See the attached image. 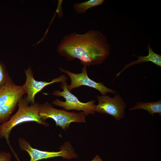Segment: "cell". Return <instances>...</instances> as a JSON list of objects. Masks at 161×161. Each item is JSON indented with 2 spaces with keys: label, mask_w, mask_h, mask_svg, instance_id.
<instances>
[{
  "label": "cell",
  "mask_w": 161,
  "mask_h": 161,
  "mask_svg": "<svg viewBox=\"0 0 161 161\" xmlns=\"http://www.w3.org/2000/svg\"><path fill=\"white\" fill-rule=\"evenodd\" d=\"M110 47L102 33L91 30L84 34L72 32L65 35L57 51L66 60L78 59L87 66L102 63L109 55Z\"/></svg>",
  "instance_id": "cell-1"
},
{
  "label": "cell",
  "mask_w": 161,
  "mask_h": 161,
  "mask_svg": "<svg viewBox=\"0 0 161 161\" xmlns=\"http://www.w3.org/2000/svg\"><path fill=\"white\" fill-rule=\"evenodd\" d=\"M26 97H22L18 103V108L16 113L7 121L0 126V137L6 140L11 150L17 160L19 159L11 146L9 140L10 134L12 129L16 126L24 122H35L45 126L49 123L42 120L39 115V103L36 102L30 106Z\"/></svg>",
  "instance_id": "cell-2"
},
{
  "label": "cell",
  "mask_w": 161,
  "mask_h": 161,
  "mask_svg": "<svg viewBox=\"0 0 161 161\" xmlns=\"http://www.w3.org/2000/svg\"><path fill=\"white\" fill-rule=\"evenodd\" d=\"M39 115L43 121L48 118H51L55 121L56 126H59L65 130L69 128L71 123L86 122V115L83 112L77 113L68 112L64 109H58L48 102L40 104Z\"/></svg>",
  "instance_id": "cell-3"
},
{
  "label": "cell",
  "mask_w": 161,
  "mask_h": 161,
  "mask_svg": "<svg viewBox=\"0 0 161 161\" xmlns=\"http://www.w3.org/2000/svg\"><path fill=\"white\" fill-rule=\"evenodd\" d=\"M67 85L66 81L61 82L60 87L63 89V91L61 92L58 90H55L52 93L54 96L64 97L66 101L63 102L56 98L53 101L52 104L67 110L83 111L86 116L90 114H94L95 112L96 105L95 104V101L91 100L85 103L80 101L76 97L68 90Z\"/></svg>",
  "instance_id": "cell-4"
},
{
  "label": "cell",
  "mask_w": 161,
  "mask_h": 161,
  "mask_svg": "<svg viewBox=\"0 0 161 161\" xmlns=\"http://www.w3.org/2000/svg\"><path fill=\"white\" fill-rule=\"evenodd\" d=\"M19 146L22 150L26 151L30 157V161H37L44 159L61 157L64 159L70 160L76 158L78 155L69 142L61 146L60 150L57 152L42 151L34 148L25 139L20 138L18 140Z\"/></svg>",
  "instance_id": "cell-5"
},
{
  "label": "cell",
  "mask_w": 161,
  "mask_h": 161,
  "mask_svg": "<svg viewBox=\"0 0 161 161\" xmlns=\"http://www.w3.org/2000/svg\"><path fill=\"white\" fill-rule=\"evenodd\" d=\"M98 103L95 108V112L107 114L120 120L124 116L126 105L122 97L118 94L113 97L106 95L97 97Z\"/></svg>",
  "instance_id": "cell-6"
},
{
  "label": "cell",
  "mask_w": 161,
  "mask_h": 161,
  "mask_svg": "<svg viewBox=\"0 0 161 161\" xmlns=\"http://www.w3.org/2000/svg\"><path fill=\"white\" fill-rule=\"evenodd\" d=\"M59 69L61 72L67 74L71 79V84L67 85V88L69 91L81 86H86L97 89L102 95H105L108 92L114 94L116 93L115 90L104 85L103 83H97L90 79L87 75L86 66H83L82 72L78 74L72 73L62 68H60Z\"/></svg>",
  "instance_id": "cell-7"
},
{
  "label": "cell",
  "mask_w": 161,
  "mask_h": 161,
  "mask_svg": "<svg viewBox=\"0 0 161 161\" xmlns=\"http://www.w3.org/2000/svg\"><path fill=\"white\" fill-rule=\"evenodd\" d=\"M25 73L26 80L23 85L27 94L26 98L27 101L31 104L35 103V97L36 95L45 86L53 83L66 81L67 79L65 75H62L49 82L37 81L34 78L33 71L30 67L25 70Z\"/></svg>",
  "instance_id": "cell-8"
},
{
  "label": "cell",
  "mask_w": 161,
  "mask_h": 161,
  "mask_svg": "<svg viewBox=\"0 0 161 161\" xmlns=\"http://www.w3.org/2000/svg\"><path fill=\"white\" fill-rule=\"evenodd\" d=\"M26 94L24 85L16 84L10 77L4 86L0 89V107L18 103Z\"/></svg>",
  "instance_id": "cell-9"
},
{
  "label": "cell",
  "mask_w": 161,
  "mask_h": 161,
  "mask_svg": "<svg viewBox=\"0 0 161 161\" xmlns=\"http://www.w3.org/2000/svg\"><path fill=\"white\" fill-rule=\"evenodd\" d=\"M148 54L146 56H137L138 59L135 61H132L130 63L126 64L123 68L116 75L118 76L121 73L126 69L130 67L132 65L139 64H140L148 61H151L156 65L161 66V55L154 52L150 47L149 44L148 46Z\"/></svg>",
  "instance_id": "cell-10"
},
{
  "label": "cell",
  "mask_w": 161,
  "mask_h": 161,
  "mask_svg": "<svg viewBox=\"0 0 161 161\" xmlns=\"http://www.w3.org/2000/svg\"><path fill=\"white\" fill-rule=\"evenodd\" d=\"M141 109L146 110L152 116L154 114L158 113L161 114V100L155 102H138L133 108L130 109V110Z\"/></svg>",
  "instance_id": "cell-11"
},
{
  "label": "cell",
  "mask_w": 161,
  "mask_h": 161,
  "mask_svg": "<svg viewBox=\"0 0 161 161\" xmlns=\"http://www.w3.org/2000/svg\"><path fill=\"white\" fill-rule=\"evenodd\" d=\"M104 2L103 0H89L80 3H75L73 8L77 13H84L89 8L100 5Z\"/></svg>",
  "instance_id": "cell-12"
},
{
  "label": "cell",
  "mask_w": 161,
  "mask_h": 161,
  "mask_svg": "<svg viewBox=\"0 0 161 161\" xmlns=\"http://www.w3.org/2000/svg\"><path fill=\"white\" fill-rule=\"evenodd\" d=\"M10 77L5 65L0 61V89L6 84Z\"/></svg>",
  "instance_id": "cell-13"
},
{
  "label": "cell",
  "mask_w": 161,
  "mask_h": 161,
  "mask_svg": "<svg viewBox=\"0 0 161 161\" xmlns=\"http://www.w3.org/2000/svg\"><path fill=\"white\" fill-rule=\"evenodd\" d=\"M11 155L9 152H0V161H11Z\"/></svg>",
  "instance_id": "cell-14"
},
{
  "label": "cell",
  "mask_w": 161,
  "mask_h": 161,
  "mask_svg": "<svg viewBox=\"0 0 161 161\" xmlns=\"http://www.w3.org/2000/svg\"><path fill=\"white\" fill-rule=\"evenodd\" d=\"M91 161H103V160L98 155H97Z\"/></svg>",
  "instance_id": "cell-15"
}]
</instances>
